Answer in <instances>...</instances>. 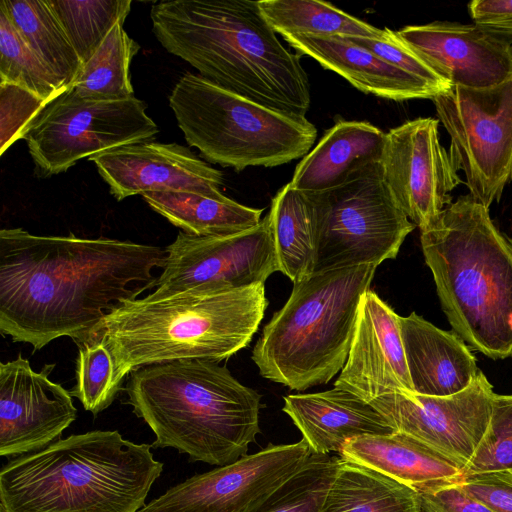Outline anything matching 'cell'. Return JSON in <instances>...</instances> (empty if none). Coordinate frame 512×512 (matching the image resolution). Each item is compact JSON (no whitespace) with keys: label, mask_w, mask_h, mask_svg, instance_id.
<instances>
[{"label":"cell","mask_w":512,"mask_h":512,"mask_svg":"<svg viewBox=\"0 0 512 512\" xmlns=\"http://www.w3.org/2000/svg\"><path fill=\"white\" fill-rule=\"evenodd\" d=\"M151 448L93 430L12 458L0 471V510L138 512L163 470Z\"/></svg>","instance_id":"obj_4"},{"label":"cell","mask_w":512,"mask_h":512,"mask_svg":"<svg viewBox=\"0 0 512 512\" xmlns=\"http://www.w3.org/2000/svg\"><path fill=\"white\" fill-rule=\"evenodd\" d=\"M150 18L165 50L203 78L270 109L306 117L308 75L299 55L285 48L267 23L258 1H160Z\"/></svg>","instance_id":"obj_2"},{"label":"cell","mask_w":512,"mask_h":512,"mask_svg":"<svg viewBox=\"0 0 512 512\" xmlns=\"http://www.w3.org/2000/svg\"><path fill=\"white\" fill-rule=\"evenodd\" d=\"M306 195L313 225L314 271L373 264L397 257L415 225L384 179L379 161L340 185Z\"/></svg>","instance_id":"obj_9"},{"label":"cell","mask_w":512,"mask_h":512,"mask_svg":"<svg viewBox=\"0 0 512 512\" xmlns=\"http://www.w3.org/2000/svg\"><path fill=\"white\" fill-rule=\"evenodd\" d=\"M401 336L413 391L450 396L466 389L480 373L466 343L412 312L399 316Z\"/></svg>","instance_id":"obj_22"},{"label":"cell","mask_w":512,"mask_h":512,"mask_svg":"<svg viewBox=\"0 0 512 512\" xmlns=\"http://www.w3.org/2000/svg\"><path fill=\"white\" fill-rule=\"evenodd\" d=\"M127 403L155 434L154 448L224 466L247 455L260 432L261 395L205 359L147 365L129 374Z\"/></svg>","instance_id":"obj_6"},{"label":"cell","mask_w":512,"mask_h":512,"mask_svg":"<svg viewBox=\"0 0 512 512\" xmlns=\"http://www.w3.org/2000/svg\"><path fill=\"white\" fill-rule=\"evenodd\" d=\"M282 38L298 55L316 60L323 68L342 76L363 93L394 101L433 99L443 93L345 36L291 34Z\"/></svg>","instance_id":"obj_20"},{"label":"cell","mask_w":512,"mask_h":512,"mask_svg":"<svg viewBox=\"0 0 512 512\" xmlns=\"http://www.w3.org/2000/svg\"><path fill=\"white\" fill-rule=\"evenodd\" d=\"M85 64L118 22H125L131 0H48Z\"/></svg>","instance_id":"obj_31"},{"label":"cell","mask_w":512,"mask_h":512,"mask_svg":"<svg viewBox=\"0 0 512 512\" xmlns=\"http://www.w3.org/2000/svg\"><path fill=\"white\" fill-rule=\"evenodd\" d=\"M118 22L93 56L83 65L71 86L86 100H119L134 96L130 64L140 46Z\"/></svg>","instance_id":"obj_30"},{"label":"cell","mask_w":512,"mask_h":512,"mask_svg":"<svg viewBox=\"0 0 512 512\" xmlns=\"http://www.w3.org/2000/svg\"><path fill=\"white\" fill-rule=\"evenodd\" d=\"M351 42L364 47L391 65L417 77L442 92L447 91L450 84L435 73L427 63L418 56L396 33L389 28L382 29L379 38L345 36Z\"/></svg>","instance_id":"obj_37"},{"label":"cell","mask_w":512,"mask_h":512,"mask_svg":"<svg viewBox=\"0 0 512 512\" xmlns=\"http://www.w3.org/2000/svg\"><path fill=\"white\" fill-rule=\"evenodd\" d=\"M512 470V395L495 394L486 433L463 475Z\"/></svg>","instance_id":"obj_35"},{"label":"cell","mask_w":512,"mask_h":512,"mask_svg":"<svg viewBox=\"0 0 512 512\" xmlns=\"http://www.w3.org/2000/svg\"><path fill=\"white\" fill-rule=\"evenodd\" d=\"M89 160L118 201L161 191L222 193L223 173L177 143L140 142L91 156Z\"/></svg>","instance_id":"obj_18"},{"label":"cell","mask_w":512,"mask_h":512,"mask_svg":"<svg viewBox=\"0 0 512 512\" xmlns=\"http://www.w3.org/2000/svg\"><path fill=\"white\" fill-rule=\"evenodd\" d=\"M0 10L62 85L70 88L84 64L48 0H2Z\"/></svg>","instance_id":"obj_27"},{"label":"cell","mask_w":512,"mask_h":512,"mask_svg":"<svg viewBox=\"0 0 512 512\" xmlns=\"http://www.w3.org/2000/svg\"><path fill=\"white\" fill-rule=\"evenodd\" d=\"M166 250L109 238L0 231V332L40 350L66 336L88 342L122 303L153 288Z\"/></svg>","instance_id":"obj_1"},{"label":"cell","mask_w":512,"mask_h":512,"mask_svg":"<svg viewBox=\"0 0 512 512\" xmlns=\"http://www.w3.org/2000/svg\"><path fill=\"white\" fill-rule=\"evenodd\" d=\"M468 10L474 24L512 43V0H474Z\"/></svg>","instance_id":"obj_40"},{"label":"cell","mask_w":512,"mask_h":512,"mask_svg":"<svg viewBox=\"0 0 512 512\" xmlns=\"http://www.w3.org/2000/svg\"><path fill=\"white\" fill-rule=\"evenodd\" d=\"M48 103L23 87L0 83L1 155L15 141L24 138L31 122Z\"/></svg>","instance_id":"obj_36"},{"label":"cell","mask_w":512,"mask_h":512,"mask_svg":"<svg viewBox=\"0 0 512 512\" xmlns=\"http://www.w3.org/2000/svg\"><path fill=\"white\" fill-rule=\"evenodd\" d=\"M54 364L36 372L20 354L0 363V455L10 459L61 439L76 420L72 394L50 380Z\"/></svg>","instance_id":"obj_16"},{"label":"cell","mask_w":512,"mask_h":512,"mask_svg":"<svg viewBox=\"0 0 512 512\" xmlns=\"http://www.w3.org/2000/svg\"><path fill=\"white\" fill-rule=\"evenodd\" d=\"M267 305L261 283L232 290L194 287L164 296L148 294L108 314L89 341L101 340L108 348L115 382L122 389L125 377L143 366L229 359L251 342Z\"/></svg>","instance_id":"obj_3"},{"label":"cell","mask_w":512,"mask_h":512,"mask_svg":"<svg viewBox=\"0 0 512 512\" xmlns=\"http://www.w3.org/2000/svg\"><path fill=\"white\" fill-rule=\"evenodd\" d=\"M334 387L367 402L388 393L414 392L399 315L371 290L361 297L348 358Z\"/></svg>","instance_id":"obj_19"},{"label":"cell","mask_w":512,"mask_h":512,"mask_svg":"<svg viewBox=\"0 0 512 512\" xmlns=\"http://www.w3.org/2000/svg\"><path fill=\"white\" fill-rule=\"evenodd\" d=\"M157 213L183 232L198 237L227 236L256 227L263 209L242 205L224 194L161 191L142 195Z\"/></svg>","instance_id":"obj_25"},{"label":"cell","mask_w":512,"mask_h":512,"mask_svg":"<svg viewBox=\"0 0 512 512\" xmlns=\"http://www.w3.org/2000/svg\"><path fill=\"white\" fill-rule=\"evenodd\" d=\"M135 96L119 100H86L72 88L50 101L29 125L24 139L36 171L49 177L78 161L103 152L151 141L159 133Z\"/></svg>","instance_id":"obj_10"},{"label":"cell","mask_w":512,"mask_h":512,"mask_svg":"<svg viewBox=\"0 0 512 512\" xmlns=\"http://www.w3.org/2000/svg\"><path fill=\"white\" fill-rule=\"evenodd\" d=\"M376 268H337L293 283L252 350L260 375L296 391L328 383L347 361L361 297Z\"/></svg>","instance_id":"obj_7"},{"label":"cell","mask_w":512,"mask_h":512,"mask_svg":"<svg viewBox=\"0 0 512 512\" xmlns=\"http://www.w3.org/2000/svg\"><path fill=\"white\" fill-rule=\"evenodd\" d=\"M494 395L491 383L480 371L470 386L454 395L402 391L369 403L395 431L429 444L465 469L486 433Z\"/></svg>","instance_id":"obj_14"},{"label":"cell","mask_w":512,"mask_h":512,"mask_svg":"<svg viewBox=\"0 0 512 512\" xmlns=\"http://www.w3.org/2000/svg\"><path fill=\"white\" fill-rule=\"evenodd\" d=\"M341 458L376 470L419 492L458 482L463 467L429 444L404 432L363 435L345 443Z\"/></svg>","instance_id":"obj_23"},{"label":"cell","mask_w":512,"mask_h":512,"mask_svg":"<svg viewBox=\"0 0 512 512\" xmlns=\"http://www.w3.org/2000/svg\"><path fill=\"white\" fill-rule=\"evenodd\" d=\"M282 410L300 430L313 454L341 453L345 443L353 438L395 432L369 402L337 387L287 395Z\"/></svg>","instance_id":"obj_21"},{"label":"cell","mask_w":512,"mask_h":512,"mask_svg":"<svg viewBox=\"0 0 512 512\" xmlns=\"http://www.w3.org/2000/svg\"><path fill=\"white\" fill-rule=\"evenodd\" d=\"M312 454L303 438L293 444H270L234 463L184 480L138 512H247Z\"/></svg>","instance_id":"obj_13"},{"label":"cell","mask_w":512,"mask_h":512,"mask_svg":"<svg viewBox=\"0 0 512 512\" xmlns=\"http://www.w3.org/2000/svg\"><path fill=\"white\" fill-rule=\"evenodd\" d=\"M385 133L366 121L339 120L297 164L291 186L303 193L334 188L358 169L380 161Z\"/></svg>","instance_id":"obj_24"},{"label":"cell","mask_w":512,"mask_h":512,"mask_svg":"<svg viewBox=\"0 0 512 512\" xmlns=\"http://www.w3.org/2000/svg\"><path fill=\"white\" fill-rule=\"evenodd\" d=\"M186 142L210 163L242 171L304 157L317 129L306 117L276 111L185 73L169 97Z\"/></svg>","instance_id":"obj_8"},{"label":"cell","mask_w":512,"mask_h":512,"mask_svg":"<svg viewBox=\"0 0 512 512\" xmlns=\"http://www.w3.org/2000/svg\"><path fill=\"white\" fill-rule=\"evenodd\" d=\"M259 9L276 34L379 38L382 29L318 0H261Z\"/></svg>","instance_id":"obj_29"},{"label":"cell","mask_w":512,"mask_h":512,"mask_svg":"<svg viewBox=\"0 0 512 512\" xmlns=\"http://www.w3.org/2000/svg\"><path fill=\"white\" fill-rule=\"evenodd\" d=\"M420 231L425 262L454 332L491 359L512 357V239L470 194Z\"/></svg>","instance_id":"obj_5"},{"label":"cell","mask_w":512,"mask_h":512,"mask_svg":"<svg viewBox=\"0 0 512 512\" xmlns=\"http://www.w3.org/2000/svg\"><path fill=\"white\" fill-rule=\"evenodd\" d=\"M432 101L450 135L454 169L489 208L512 181V78L489 88L451 86Z\"/></svg>","instance_id":"obj_11"},{"label":"cell","mask_w":512,"mask_h":512,"mask_svg":"<svg viewBox=\"0 0 512 512\" xmlns=\"http://www.w3.org/2000/svg\"><path fill=\"white\" fill-rule=\"evenodd\" d=\"M0 83L18 85L49 102L68 89L34 52L10 18L1 10Z\"/></svg>","instance_id":"obj_33"},{"label":"cell","mask_w":512,"mask_h":512,"mask_svg":"<svg viewBox=\"0 0 512 512\" xmlns=\"http://www.w3.org/2000/svg\"><path fill=\"white\" fill-rule=\"evenodd\" d=\"M0 512H3V511L0 510Z\"/></svg>","instance_id":"obj_41"},{"label":"cell","mask_w":512,"mask_h":512,"mask_svg":"<svg viewBox=\"0 0 512 512\" xmlns=\"http://www.w3.org/2000/svg\"><path fill=\"white\" fill-rule=\"evenodd\" d=\"M461 487L493 512H512V470L463 475Z\"/></svg>","instance_id":"obj_38"},{"label":"cell","mask_w":512,"mask_h":512,"mask_svg":"<svg viewBox=\"0 0 512 512\" xmlns=\"http://www.w3.org/2000/svg\"><path fill=\"white\" fill-rule=\"evenodd\" d=\"M438 123L421 117L392 128L379 161L398 204L420 230L452 203L450 193L461 183L440 143Z\"/></svg>","instance_id":"obj_15"},{"label":"cell","mask_w":512,"mask_h":512,"mask_svg":"<svg viewBox=\"0 0 512 512\" xmlns=\"http://www.w3.org/2000/svg\"><path fill=\"white\" fill-rule=\"evenodd\" d=\"M268 215L278 271L293 283L313 274L314 235L306 195L287 183L272 199Z\"/></svg>","instance_id":"obj_28"},{"label":"cell","mask_w":512,"mask_h":512,"mask_svg":"<svg viewBox=\"0 0 512 512\" xmlns=\"http://www.w3.org/2000/svg\"><path fill=\"white\" fill-rule=\"evenodd\" d=\"M418 494L421 512H493L470 496L459 481L437 485Z\"/></svg>","instance_id":"obj_39"},{"label":"cell","mask_w":512,"mask_h":512,"mask_svg":"<svg viewBox=\"0 0 512 512\" xmlns=\"http://www.w3.org/2000/svg\"><path fill=\"white\" fill-rule=\"evenodd\" d=\"M165 250L153 296L194 287L232 290L264 284L278 271L268 214L256 227L237 234L198 237L179 232Z\"/></svg>","instance_id":"obj_12"},{"label":"cell","mask_w":512,"mask_h":512,"mask_svg":"<svg viewBox=\"0 0 512 512\" xmlns=\"http://www.w3.org/2000/svg\"><path fill=\"white\" fill-rule=\"evenodd\" d=\"M321 512H421L417 491L341 458Z\"/></svg>","instance_id":"obj_26"},{"label":"cell","mask_w":512,"mask_h":512,"mask_svg":"<svg viewBox=\"0 0 512 512\" xmlns=\"http://www.w3.org/2000/svg\"><path fill=\"white\" fill-rule=\"evenodd\" d=\"M77 345L76 385L71 394L86 411L97 415L112 404L121 390L115 382L112 355L101 340Z\"/></svg>","instance_id":"obj_34"},{"label":"cell","mask_w":512,"mask_h":512,"mask_svg":"<svg viewBox=\"0 0 512 512\" xmlns=\"http://www.w3.org/2000/svg\"><path fill=\"white\" fill-rule=\"evenodd\" d=\"M396 33L450 86L489 88L512 78V43L476 24L435 21Z\"/></svg>","instance_id":"obj_17"},{"label":"cell","mask_w":512,"mask_h":512,"mask_svg":"<svg viewBox=\"0 0 512 512\" xmlns=\"http://www.w3.org/2000/svg\"><path fill=\"white\" fill-rule=\"evenodd\" d=\"M340 458L312 454L289 478L247 512H321Z\"/></svg>","instance_id":"obj_32"}]
</instances>
